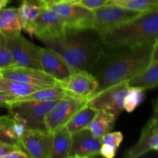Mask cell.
<instances>
[{
	"label": "cell",
	"instance_id": "cell-1",
	"mask_svg": "<svg viewBox=\"0 0 158 158\" xmlns=\"http://www.w3.org/2000/svg\"><path fill=\"white\" fill-rule=\"evenodd\" d=\"M152 49L153 46H103L90 72L98 82L93 95L141 73L151 63Z\"/></svg>",
	"mask_w": 158,
	"mask_h": 158
},
{
	"label": "cell",
	"instance_id": "cell-2",
	"mask_svg": "<svg viewBox=\"0 0 158 158\" xmlns=\"http://www.w3.org/2000/svg\"><path fill=\"white\" fill-rule=\"evenodd\" d=\"M62 57L71 72H91L103 49L100 34L93 29H67L60 36L43 42Z\"/></svg>",
	"mask_w": 158,
	"mask_h": 158
},
{
	"label": "cell",
	"instance_id": "cell-3",
	"mask_svg": "<svg viewBox=\"0 0 158 158\" xmlns=\"http://www.w3.org/2000/svg\"><path fill=\"white\" fill-rule=\"evenodd\" d=\"M100 35L104 47L154 46L158 40V9L143 12Z\"/></svg>",
	"mask_w": 158,
	"mask_h": 158
},
{
	"label": "cell",
	"instance_id": "cell-4",
	"mask_svg": "<svg viewBox=\"0 0 158 158\" xmlns=\"http://www.w3.org/2000/svg\"><path fill=\"white\" fill-rule=\"evenodd\" d=\"M57 102L58 100H15L9 105L7 109L9 115L25 129L48 131L46 117Z\"/></svg>",
	"mask_w": 158,
	"mask_h": 158
},
{
	"label": "cell",
	"instance_id": "cell-5",
	"mask_svg": "<svg viewBox=\"0 0 158 158\" xmlns=\"http://www.w3.org/2000/svg\"><path fill=\"white\" fill-rule=\"evenodd\" d=\"M93 12V29L100 34L115 29L143 13L110 3L94 9Z\"/></svg>",
	"mask_w": 158,
	"mask_h": 158
},
{
	"label": "cell",
	"instance_id": "cell-6",
	"mask_svg": "<svg viewBox=\"0 0 158 158\" xmlns=\"http://www.w3.org/2000/svg\"><path fill=\"white\" fill-rule=\"evenodd\" d=\"M130 88L128 80L120 82L91 96L87 104L96 110H106L116 117L123 110V100Z\"/></svg>",
	"mask_w": 158,
	"mask_h": 158
},
{
	"label": "cell",
	"instance_id": "cell-7",
	"mask_svg": "<svg viewBox=\"0 0 158 158\" xmlns=\"http://www.w3.org/2000/svg\"><path fill=\"white\" fill-rule=\"evenodd\" d=\"M22 149L32 158H51L53 133L48 131L25 129L20 137Z\"/></svg>",
	"mask_w": 158,
	"mask_h": 158
},
{
	"label": "cell",
	"instance_id": "cell-8",
	"mask_svg": "<svg viewBox=\"0 0 158 158\" xmlns=\"http://www.w3.org/2000/svg\"><path fill=\"white\" fill-rule=\"evenodd\" d=\"M63 20L67 29H93L94 12L77 3L62 2L51 6Z\"/></svg>",
	"mask_w": 158,
	"mask_h": 158
},
{
	"label": "cell",
	"instance_id": "cell-9",
	"mask_svg": "<svg viewBox=\"0 0 158 158\" xmlns=\"http://www.w3.org/2000/svg\"><path fill=\"white\" fill-rule=\"evenodd\" d=\"M6 42L12 52L14 66L43 70L40 57V47L21 34L15 38L6 40Z\"/></svg>",
	"mask_w": 158,
	"mask_h": 158
},
{
	"label": "cell",
	"instance_id": "cell-10",
	"mask_svg": "<svg viewBox=\"0 0 158 158\" xmlns=\"http://www.w3.org/2000/svg\"><path fill=\"white\" fill-rule=\"evenodd\" d=\"M88 99L66 96L58 100L46 117V128L53 133L59 128L66 126L71 117L80 108L87 104Z\"/></svg>",
	"mask_w": 158,
	"mask_h": 158
},
{
	"label": "cell",
	"instance_id": "cell-11",
	"mask_svg": "<svg viewBox=\"0 0 158 158\" xmlns=\"http://www.w3.org/2000/svg\"><path fill=\"white\" fill-rule=\"evenodd\" d=\"M65 31L61 17L51 8L41 7L40 15L32 25V35L43 42L60 36Z\"/></svg>",
	"mask_w": 158,
	"mask_h": 158
},
{
	"label": "cell",
	"instance_id": "cell-12",
	"mask_svg": "<svg viewBox=\"0 0 158 158\" xmlns=\"http://www.w3.org/2000/svg\"><path fill=\"white\" fill-rule=\"evenodd\" d=\"M0 76L9 80L24 82L33 86L42 87L63 86V84L60 82L56 80L49 74L46 73L43 70L32 68L13 66L0 70Z\"/></svg>",
	"mask_w": 158,
	"mask_h": 158
},
{
	"label": "cell",
	"instance_id": "cell-13",
	"mask_svg": "<svg viewBox=\"0 0 158 158\" xmlns=\"http://www.w3.org/2000/svg\"><path fill=\"white\" fill-rule=\"evenodd\" d=\"M101 138L97 137L87 128L72 134L69 158H90L100 155Z\"/></svg>",
	"mask_w": 158,
	"mask_h": 158
},
{
	"label": "cell",
	"instance_id": "cell-14",
	"mask_svg": "<svg viewBox=\"0 0 158 158\" xmlns=\"http://www.w3.org/2000/svg\"><path fill=\"white\" fill-rule=\"evenodd\" d=\"M63 86L68 96L82 99H89L97 90L98 82L90 72L80 70L71 73Z\"/></svg>",
	"mask_w": 158,
	"mask_h": 158
},
{
	"label": "cell",
	"instance_id": "cell-15",
	"mask_svg": "<svg viewBox=\"0 0 158 158\" xmlns=\"http://www.w3.org/2000/svg\"><path fill=\"white\" fill-rule=\"evenodd\" d=\"M40 57L43 71L63 84L68 80L71 70L60 55L47 47L40 48Z\"/></svg>",
	"mask_w": 158,
	"mask_h": 158
},
{
	"label": "cell",
	"instance_id": "cell-16",
	"mask_svg": "<svg viewBox=\"0 0 158 158\" xmlns=\"http://www.w3.org/2000/svg\"><path fill=\"white\" fill-rule=\"evenodd\" d=\"M22 26L18 9L3 8L0 10V35L6 40L15 38L21 34Z\"/></svg>",
	"mask_w": 158,
	"mask_h": 158
},
{
	"label": "cell",
	"instance_id": "cell-17",
	"mask_svg": "<svg viewBox=\"0 0 158 158\" xmlns=\"http://www.w3.org/2000/svg\"><path fill=\"white\" fill-rule=\"evenodd\" d=\"M24 130V127L11 115L0 116V141L22 149L20 137Z\"/></svg>",
	"mask_w": 158,
	"mask_h": 158
},
{
	"label": "cell",
	"instance_id": "cell-18",
	"mask_svg": "<svg viewBox=\"0 0 158 158\" xmlns=\"http://www.w3.org/2000/svg\"><path fill=\"white\" fill-rule=\"evenodd\" d=\"M43 88L44 87L33 86L24 82L9 80L0 76V91L9 94L16 98L17 100H22L29 94Z\"/></svg>",
	"mask_w": 158,
	"mask_h": 158
},
{
	"label": "cell",
	"instance_id": "cell-19",
	"mask_svg": "<svg viewBox=\"0 0 158 158\" xmlns=\"http://www.w3.org/2000/svg\"><path fill=\"white\" fill-rule=\"evenodd\" d=\"M128 83L131 86H137L144 90L158 87V60L153 61Z\"/></svg>",
	"mask_w": 158,
	"mask_h": 158
},
{
	"label": "cell",
	"instance_id": "cell-20",
	"mask_svg": "<svg viewBox=\"0 0 158 158\" xmlns=\"http://www.w3.org/2000/svg\"><path fill=\"white\" fill-rule=\"evenodd\" d=\"M117 117L106 110H98L89 124L86 127L95 137L102 138L110 132Z\"/></svg>",
	"mask_w": 158,
	"mask_h": 158
},
{
	"label": "cell",
	"instance_id": "cell-21",
	"mask_svg": "<svg viewBox=\"0 0 158 158\" xmlns=\"http://www.w3.org/2000/svg\"><path fill=\"white\" fill-rule=\"evenodd\" d=\"M72 144V134L66 126L53 132V143L51 158H69Z\"/></svg>",
	"mask_w": 158,
	"mask_h": 158
},
{
	"label": "cell",
	"instance_id": "cell-22",
	"mask_svg": "<svg viewBox=\"0 0 158 158\" xmlns=\"http://www.w3.org/2000/svg\"><path fill=\"white\" fill-rule=\"evenodd\" d=\"M97 113V110L89 104L85 105L71 117L70 120L66 124V128L71 134L86 128Z\"/></svg>",
	"mask_w": 158,
	"mask_h": 158
},
{
	"label": "cell",
	"instance_id": "cell-23",
	"mask_svg": "<svg viewBox=\"0 0 158 158\" xmlns=\"http://www.w3.org/2000/svg\"><path fill=\"white\" fill-rule=\"evenodd\" d=\"M40 9L41 6L30 4L25 1H23V4L18 9V14L21 23L22 29L29 33L31 36H32V25L40 15Z\"/></svg>",
	"mask_w": 158,
	"mask_h": 158
},
{
	"label": "cell",
	"instance_id": "cell-24",
	"mask_svg": "<svg viewBox=\"0 0 158 158\" xmlns=\"http://www.w3.org/2000/svg\"><path fill=\"white\" fill-rule=\"evenodd\" d=\"M66 96H68L67 92L63 86H50V87H44L41 89H39L22 100L51 101V100H60Z\"/></svg>",
	"mask_w": 158,
	"mask_h": 158
},
{
	"label": "cell",
	"instance_id": "cell-25",
	"mask_svg": "<svg viewBox=\"0 0 158 158\" xmlns=\"http://www.w3.org/2000/svg\"><path fill=\"white\" fill-rule=\"evenodd\" d=\"M110 3L140 12L158 9V0H110Z\"/></svg>",
	"mask_w": 158,
	"mask_h": 158
},
{
	"label": "cell",
	"instance_id": "cell-26",
	"mask_svg": "<svg viewBox=\"0 0 158 158\" xmlns=\"http://www.w3.org/2000/svg\"><path fill=\"white\" fill-rule=\"evenodd\" d=\"M151 151H158V134L149 137L144 141L138 140L135 145L127 151L125 157L137 158Z\"/></svg>",
	"mask_w": 158,
	"mask_h": 158
},
{
	"label": "cell",
	"instance_id": "cell-27",
	"mask_svg": "<svg viewBox=\"0 0 158 158\" xmlns=\"http://www.w3.org/2000/svg\"><path fill=\"white\" fill-rule=\"evenodd\" d=\"M145 91L140 87L130 86L123 100V110L128 113L133 112L143 101Z\"/></svg>",
	"mask_w": 158,
	"mask_h": 158
},
{
	"label": "cell",
	"instance_id": "cell-28",
	"mask_svg": "<svg viewBox=\"0 0 158 158\" xmlns=\"http://www.w3.org/2000/svg\"><path fill=\"white\" fill-rule=\"evenodd\" d=\"M13 66V59L10 49L6 39L0 35V70Z\"/></svg>",
	"mask_w": 158,
	"mask_h": 158
},
{
	"label": "cell",
	"instance_id": "cell-29",
	"mask_svg": "<svg viewBox=\"0 0 158 158\" xmlns=\"http://www.w3.org/2000/svg\"><path fill=\"white\" fill-rule=\"evenodd\" d=\"M123 139V134L120 131L117 132H109L108 134H105L101 138L102 144L107 145L111 147L114 149L117 150L120 147V143H122Z\"/></svg>",
	"mask_w": 158,
	"mask_h": 158
},
{
	"label": "cell",
	"instance_id": "cell-30",
	"mask_svg": "<svg viewBox=\"0 0 158 158\" xmlns=\"http://www.w3.org/2000/svg\"><path fill=\"white\" fill-rule=\"evenodd\" d=\"M158 134V118L150 119L148 123L143 128L139 140L144 141L148 140L149 137Z\"/></svg>",
	"mask_w": 158,
	"mask_h": 158
},
{
	"label": "cell",
	"instance_id": "cell-31",
	"mask_svg": "<svg viewBox=\"0 0 158 158\" xmlns=\"http://www.w3.org/2000/svg\"><path fill=\"white\" fill-rule=\"evenodd\" d=\"M110 2V0H79L77 3L89 10H94L105 5L109 4Z\"/></svg>",
	"mask_w": 158,
	"mask_h": 158
},
{
	"label": "cell",
	"instance_id": "cell-32",
	"mask_svg": "<svg viewBox=\"0 0 158 158\" xmlns=\"http://www.w3.org/2000/svg\"><path fill=\"white\" fill-rule=\"evenodd\" d=\"M15 100H17L16 98L12 97L6 93L0 91V107L7 108L10 103Z\"/></svg>",
	"mask_w": 158,
	"mask_h": 158
},
{
	"label": "cell",
	"instance_id": "cell-33",
	"mask_svg": "<svg viewBox=\"0 0 158 158\" xmlns=\"http://www.w3.org/2000/svg\"><path fill=\"white\" fill-rule=\"evenodd\" d=\"M17 149H21V148L0 141V158H4L6 154H9V153L12 152V151Z\"/></svg>",
	"mask_w": 158,
	"mask_h": 158
},
{
	"label": "cell",
	"instance_id": "cell-34",
	"mask_svg": "<svg viewBox=\"0 0 158 158\" xmlns=\"http://www.w3.org/2000/svg\"><path fill=\"white\" fill-rule=\"evenodd\" d=\"M117 151V150L114 149L111 147L102 144L101 148H100V155L106 158H113L115 157Z\"/></svg>",
	"mask_w": 158,
	"mask_h": 158
},
{
	"label": "cell",
	"instance_id": "cell-35",
	"mask_svg": "<svg viewBox=\"0 0 158 158\" xmlns=\"http://www.w3.org/2000/svg\"><path fill=\"white\" fill-rule=\"evenodd\" d=\"M63 0H40V3L42 5V7L49 8L51 6L56 5L58 3L62 2Z\"/></svg>",
	"mask_w": 158,
	"mask_h": 158
},
{
	"label": "cell",
	"instance_id": "cell-36",
	"mask_svg": "<svg viewBox=\"0 0 158 158\" xmlns=\"http://www.w3.org/2000/svg\"><path fill=\"white\" fill-rule=\"evenodd\" d=\"M158 60V40L153 46L152 52H151V62Z\"/></svg>",
	"mask_w": 158,
	"mask_h": 158
},
{
	"label": "cell",
	"instance_id": "cell-37",
	"mask_svg": "<svg viewBox=\"0 0 158 158\" xmlns=\"http://www.w3.org/2000/svg\"><path fill=\"white\" fill-rule=\"evenodd\" d=\"M158 118V97L154 103V108H153L152 116L150 119H157Z\"/></svg>",
	"mask_w": 158,
	"mask_h": 158
},
{
	"label": "cell",
	"instance_id": "cell-38",
	"mask_svg": "<svg viewBox=\"0 0 158 158\" xmlns=\"http://www.w3.org/2000/svg\"><path fill=\"white\" fill-rule=\"evenodd\" d=\"M23 1L26 2L30 3V4L37 5V6H41V7H42V5H41V3H40V0H23Z\"/></svg>",
	"mask_w": 158,
	"mask_h": 158
},
{
	"label": "cell",
	"instance_id": "cell-39",
	"mask_svg": "<svg viewBox=\"0 0 158 158\" xmlns=\"http://www.w3.org/2000/svg\"><path fill=\"white\" fill-rule=\"evenodd\" d=\"M9 2V0H0V10L3 9V8H5V6L7 5Z\"/></svg>",
	"mask_w": 158,
	"mask_h": 158
},
{
	"label": "cell",
	"instance_id": "cell-40",
	"mask_svg": "<svg viewBox=\"0 0 158 158\" xmlns=\"http://www.w3.org/2000/svg\"><path fill=\"white\" fill-rule=\"evenodd\" d=\"M79 0H63V2H72V3H77Z\"/></svg>",
	"mask_w": 158,
	"mask_h": 158
},
{
	"label": "cell",
	"instance_id": "cell-41",
	"mask_svg": "<svg viewBox=\"0 0 158 158\" xmlns=\"http://www.w3.org/2000/svg\"><path fill=\"white\" fill-rule=\"evenodd\" d=\"M9 1H10V0H9Z\"/></svg>",
	"mask_w": 158,
	"mask_h": 158
}]
</instances>
